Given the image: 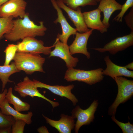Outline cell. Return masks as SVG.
Segmentation results:
<instances>
[{"label":"cell","instance_id":"cell-11","mask_svg":"<svg viewBox=\"0 0 133 133\" xmlns=\"http://www.w3.org/2000/svg\"><path fill=\"white\" fill-rule=\"evenodd\" d=\"M54 44L55 48L50 52L49 57L60 58L65 62L67 69L75 67L79 60L78 58L74 57L71 55L67 44L60 41L57 38Z\"/></svg>","mask_w":133,"mask_h":133},{"label":"cell","instance_id":"cell-24","mask_svg":"<svg viewBox=\"0 0 133 133\" xmlns=\"http://www.w3.org/2000/svg\"><path fill=\"white\" fill-rule=\"evenodd\" d=\"M17 50V44H11L8 45L4 51L5 54L4 65H8L10 64L11 61L13 60Z\"/></svg>","mask_w":133,"mask_h":133},{"label":"cell","instance_id":"cell-27","mask_svg":"<svg viewBox=\"0 0 133 133\" xmlns=\"http://www.w3.org/2000/svg\"><path fill=\"white\" fill-rule=\"evenodd\" d=\"M133 7V0H126L123 5L121 11L113 19V20L117 22H122L124 15L128 10L130 7Z\"/></svg>","mask_w":133,"mask_h":133},{"label":"cell","instance_id":"cell-22","mask_svg":"<svg viewBox=\"0 0 133 133\" xmlns=\"http://www.w3.org/2000/svg\"><path fill=\"white\" fill-rule=\"evenodd\" d=\"M63 2L68 7L76 10L80 6L87 5L95 6L97 5V2L95 0H62Z\"/></svg>","mask_w":133,"mask_h":133},{"label":"cell","instance_id":"cell-20","mask_svg":"<svg viewBox=\"0 0 133 133\" xmlns=\"http://www.w3.org/2000/svg\"><path fill=\"white\" fill-rule=\"evenodd\" d=\"M5 98L9 103L13 105L14 109L19 112L28 111L30 109L29 103L22 101L13 94L11 87L9 88Z\"/></svg>","mask_w":133,"mask_h":133},{"label":"cell","instance_id":"cell-15","mask_svg":"<svg viewBox=\"0 0 133 133\" xmlns=\"http://www.w3.org/2000/svg\"><path fill=\"white\" fill-rule=\"evenodd\" d=\"M101 11L98 8L93 10L83 13L85 23L88 28L93 30H97L103 33L107 32L106 28L101 20Z\"/></svg>","mask_w":133,"mask_h":133},{"label":"cell","instance_id":"cell-14","mask_svg":"<svg viewBox=\"0 0 133 133\" xmlns=\"http://www.w3.org/2000/svg\"><path fill=\"white\" fill-rule=\"evenodd\" d=\"M93 31L91 29L85 33L76 32L74 41L69 46V51L71 55L81 53L85 55L88 59L90 58L91 55L88 51L87 44L88 39L92 34Z\"/></svg>","mask_w":133,"mask_h":133},{"label":"cell","instance_id":"cell-9","mask_svg":"<svg viewBox=\"0 0 133 133\" xmlns=\"http://www.w3.org/2000/svg\"><path fill=\"white\" fill-rule=\"evenodd\" d=\"M27 3L25 0H10L0 6V17L23 18L26 13Z\"/></svg>","mask_w":133,"mask_h":133},{"label":"cell","instance_id":"cell-23","mask_svg":"<svg viewBox=\"0 0 133 133\" xmlns=\"http://www.w3.org/2000/svg\"><path fill=\"white\" fill-rule=\"evenodd\" d=\"M13 18L0 17V40L3 35L9 33L13 26Z\"/></svg>","mask_w":133,"mask_h":133},{"label":"cell","instance_id":"cell-21","mask_svg":"<svg viewBox=\"0 0 133 133\" xmlns=\"http://www.w3.org/2000/svg\"><path fill=\"white\" fill-rule=\"evenodd\" d=\"M20 71L17 68L14 62L8 65L0 66V79L2 83V92L3 91L8 82H13L9 79L10 76Z\"/></svg>","mask_w":133,"mask_h":133},{"label":"cell","instance_id":"cell-10","mask_svg":"<svg viewBox=\"0 0 133 133\" xmlns=\"http://www.w3.org/2000/svg\"><path fill=\"white\" fill-rule=\"evenodd\" d=\"M54 8L57 12V17L53 22L56 24L59 23L61 26L62 32L61 34L58 33L56 38L61 42L67 44L69 37L72 35H75L77 32L75 28L72 27L69 24L64 16L61 9L58 5L56 0H50Z\"/></svg>","mask_w":133,"mask_h":133},{"label":"cell","instance_id":"cell-32","mask_svg":"<svg viewBox=\"0 0 133 133\" xmlns=\"http://www.w3.org/2000/svg\"><path fill=\"white\" fill-rule=\"evenodd\" d=\"M125 67L127 69H130L131 70H133V62H132L126 65Z\"/></svg>","mask_w":133,"mask_h":133},{"label":"cell","instance_id":"cell-19","mask_svg":"<svg viewBox=\"0 0 133 133\" xmlns=\"http://www.w3.org/2000/svg\"><path fill=\"white\" fill-rule=\"evenodd\" d=\"M1 111L3 114L7 115H10L15 119H21L25 122L26 124H31L32 121L31 118L33 113L29 112L26 114L21 113L12 108L5 98L0 105Z\"/></svg>","mask_w":133,"mask_h":133},{"label":"cell","instance_id":"cell-25","mask_svg":"<svg viewBox=\"0 0 133 133\" xmlns=\"http://www.w3.org/2000/svg\"><path fill=\"white\" fill-rule=\"evenodd\" d=\"M15 120L12 116L4 115L0 111V131L11 127Z\"/></svg>","mask_w":133,"mask_h":133},{"label":"cell","instance_id":"cell-6","mask_svg":"<svg viewBox=\"0 0 133 133\" xmlns=\"http://www.w3.org/2000/svg\"><path fill=\"white\" fill-rule=\"evenodd\" d=\"M17 51L23 52L45 55H50L51 49L54 47V44L50 46H45L44 43L41 40H38L34 37L25 38L17 44Z\"/></svg>","mask_w":133,"mask_h":133},{"label":"cell","instance_id":"cell-18","mask_svg":"<svg viewBox=\"0 0 133 133\" xmlns=\"http://www.w3.org/2000/svg\"><path fill=\"white\" fill-rule=\"evenodd\" d=\"M100 2L98 8L103 13L104 17L102 22L108 29L110 26L109 20L111 15L115 11L121 10L122 5L116 0H101Z\"/></svg>","mask_w":133,"mask_h":133},{"label":"cell","instance_id":"cell-1","mask_svg":"<svg viewBox=\"0 0 133 133\" xmlns=\"http://www.w3.org/2000/svg\"><path fill=\"white\" fill-rule=\"evenodd\" d=\"M13 26L11 31L4 34L5 39L11 41L22 40L28 37H35L44 35L47 30L42 21L38 25L35 24L29 18L28 13H26L23 18H18L13 20Z\"/></svg>","mask_w":133,"mask_h":133},{"label":"cell","instance_id":"cell-7","mask_svg":"<svg viewBox=\"0 0 133 133\" xmlns=\"http://www.w3.org/2000/svg\"><path fill=\"white\" fill-rule=\"evenodd\" d=\"M35 86L33 80L27 76L25 77L23 81L18 83L14 87V90L20 96L23 98L30 96L32 98L37 97L41 98L49 102L53 108L59 105L58 102L52 101L40 93Z\"/></svg>","mask_w":133,"mask_h":133},{"label":"cell","instance_id":"cell-13","mask_svg":"<svg viewBox=\"0 0 133 133\" xmlns=\"http://www.w3.org/2000/svg\"><path fill=\"white\" fill-rule=\"evenodd\" d=\"M33 81L37 88H46L55 95L62 97H65L71 100L74 105H75L78 102V100L71 92V90L74 87L73 84L67 86L58 85H51L34 79Z\"/></svg>","mask_w":133,"mask_h":133},{"label":"cell","instance_id":"cell-30","mask_svg":"<svg viewBox=\"0 0 133 133\" xmlns=\"http://www.w3.org/2000/svg\"><path fill=\"white\" fill-rule=\"evenodd\" d=\"M7 91V90L5 88L4 89L2 93H0V105L3 100L5 98L6 95Z\"/></svg>","mask_w":133,"mask_h":133},{"label":"cell","instance_id":"cell-5","mask_svg":"<svg viewBox=\"0 0 133 133\" xmlns=\"http://www.w3.org/2000/svg\"><path fill=\"white\" fill-rule=\"evenodd\" d=\"M98 105V100H95L86 109H83L79 105L73 109L71 116L74 119H77L74 127L75 133H78L82 126L89 124L93 122L94 119V114Z\"/></svg>","mask_w":133,"mask_h":133},{"label":"cell","instance_id":"cell-2","mask_svg":"<svg viewBox=\"0 0 133 133\" xmlns=\"http://www.w3.org/2000/svg\"><path fill=\"white\" fill-rule=\"evenodd\" d=\"M13 60L17 68L27 74L35 72L45 73L43 66L45 59L40 54L17 51Z\"/></svg>","mask_w":133,"mask_h":133},{"label":"cell","instance_id":"cell-4","mask_svg":"<svg viewBox=\"0 0 133 133\" xmlns=\"http://www.w3.org/2000/svg\"><path fill=\"white\" fill-rule=\"evenodd\" d=\"M117 84L118 91L116 97L109 107L108 114L115 116L117 107L132 98L133 95V81L128 80L122 76L115 77L113 79Z\"/></svg>","mask_w":133,"mask_h":133},{"label":"cell","instance_id":"cell-8","mask_svg":"<svg viewBox=\"0 0 133 133\" xmlns=\"http://www.w3.org/2000/svg\"><path fill=\"white\" fill-rule=\"evenodd\" d=\"M133 45V31L127 35L118 37L105 44L103 47L93 48L100 52H109L115 55Z\"/></svg>","mask_w":133,"mask_h":133},{"label":"cell","instance_id":"cell-33","mask_svg":"<svg viewBox=\"0 0 133 133\" xmlns=\"http://www.w3.org/2000/svg\"><path fill=\"white\" fill-rule=\"evenodd\" d=\"M10 0H0V6L5 2Z\"/></svg>","mask_w":133,"mask_h":133},{"label":"cell","instance_id":"cell-29","mask_svg":"<svg viewBox=\"0 0 133 133\" xmlns=\"http://www.w3.org/2000/svg\"><path fill=\"white\" fill-rule=\"evenodd\" d=\"M124 19L127 26L133 31V7H132L129 13L126 15Z\"/></svg>","mask_w":133,"mask_h":133},{"label":"cell","instance_id":"cell-16","mask_svg":"<svg viewBox=\"0 0 133 133\" xmlns=\"http://www.w3.org/2000/svg\"><path fill=\"white\" fill-rule=\"evenodd\" d=\"M47 123L56 129L60 133H70L74 128V119L71 116L61 114L59 120L51 119L42 115Z\"/></svg>","mask_w":133,"mask_h":133},{"label":"cell","instance_id":"cell-26","mask_svg":"<svg viewBox=\"0 0 133 133\" xmlns=\"http://www.w3.org/2000/svg\"><path fill=\"white\" fill-rule=\"evenodd\" d=\"M111 118L112 120L120 128L123 133H133V124L130 123L129 117L128 122L125 123L118 121L116 118L115 116H112Z\"/></svg>","mask_w":133,"mask_h":133},{"label":"cell","instance_id":"cell-28","mask_svg":"<svg viewBox=\"0 0 133 133\" xmlns=\"http://www.w3.org/2000/svg\"><path fill=\"white\" fill-rule=\"evenodd\" d=\"M26 123L23 120L15 119L12 126V133H23Z\"/></svg>","mask_w":133,"mask_h":133},{"label":"cell","instance_id":"cell-31","mask_svg":"<svg viewBox=\"0 0 133 133\" xmlns=\"http://www.w3.org/2000/svg\"><path fill=\"white\" fill-rule=\"evenodd\" d=\"M37 130L39 133H49L47 129L45 126H42L39 128Z\"/></svg>","mask_w":133,"mask_h":133},{"label":"cell","instance_id":"cell-3","mask_svg":"<svg viewBox=\"0 0 133 133\" xmlns=\"http://www.w3.org/2000/svg\"><path fill=\"white\" fill-rule=\"evenodd\" d=\"M102 68L91 70L68 68L66 71L64 79L68 82L77 81L84 82L89 85H92L103 80L104 75Z\"/></svg>","mask_w":133,"mask_h":133},{"label":"cell","instance_id":"cell-17","mask_svg":"<svg viewBox=\"0 0 133 133\" xmlns=\"http://www.w3.org/2000/svg\"><path fill=\"white\" fill-rule=\"evenodd\" d=\"M104 60L106 67L102 71L103 75L109 76L113 79L116 77L122 76L133 78V71L129 70L125 66H120L115 64L111 61L109 56L105 57Z\"/></svg>","mask_w":133,"mask_h":133},{"label":"cell","instance_id":"cell-34","mask_svg":"<svg viewBox=\"0 0 133 133\" xmlns=\"http://www.w3.org/2000/svg\"><path fill=\"white\" fill-rule=\"evenodd\" d=\"M96 1L98 2H100L101 0H95Z\"/></svg>","mask_w":133,"mask_h":133},{"label":"cell","instance_id":"cell-12","mask_svg":"<svg viewBox=\"0 0 133 133\" xmlns=\"http://www.w3.org/2000/svg\"><path fill=\"white\" fill-rule=\"evenodd\" d=\"M58 6L67 14L69 18L74 24L77 32L83 33L87 32L90 29H88L84 21L83 13L81 8L76 10L72 9L65 4L62 0H56Z\"/></svg>","mask_w":133,"mask_h":133}]
</instances>
